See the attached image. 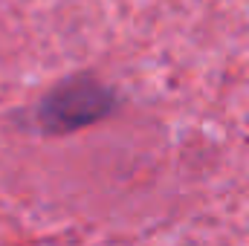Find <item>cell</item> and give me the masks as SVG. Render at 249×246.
Instances as JSON below:
<instances>
[{
  "label": "cell",
  "mask_w": 249,
  "mask_h": 246,
  "mask_svg": "<svg viewBox=\"0 0 249 246\" xmlns=\"http://www.w3.org/2000/svg\"><path fill=\"white\" fill-rule=\"evenodd\" d=\"M113 107V96L93 81H70L47 96L41 105V124L50 133L75 130L102 119Z\"/></svg>",
  "instance_id": "1"
}]
</instances>
